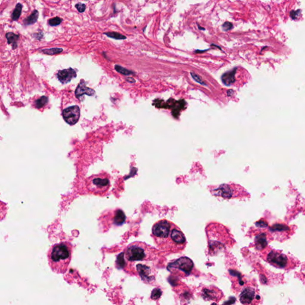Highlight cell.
Instances as JSON below:
<instances>
[{
  "label": "cell",
  "mask_w": 305,
  "mask_h": 305,
  "mask_svg": "<svg viewBox=\"0 0 305 305\" xmlns=\"http://www.w3.org/2000/svg\"><path fill=\"white\" fill-rule=\"evenodd\" d=\"M151 237L161 252L178 253L186 246V238L182 231L174 223L166 219L158 221L153 225Z\"/></svg>",
  "instance_id": "1"
},
{
  "label": "cell",
  "mask_w": 305,
  "mask_h": 305,
  "mask_svg": "<svg viewBox=\"0 0 305 305\" xmlns=\"http://www.w3.org/2000/svg\"><path fill=\"white\" fill-rule=\"evenodd\" d=\"M73 245L69 242H62L53 245L47 253L49 266L53 272L64 274L72 259Z\"/></svg>",
  "instance_id": "2"
},
{
  "label": "cell",
  "mask_w": 305,
  "mask_h": 305,
  "mask_svg": "<svg viewBox=\"0 0 305 305\" xmlns=\"http://www.w3.org/2000/svg\"><path fill=\"white\" fill-rule=\"evenodd\" d=\"M160 250L144 242L135 241L129 244L124 252L128 261H152L158 257Z\"/></svg>",
  "instance_id": "3"
},
{
  "label": "cell",
  "mask_w": 305,
  "mask_h": 305,
  "mask_svg": "<svg viewBox=\"0 0 305 305\" xmlns=\"http://www.w3.org/2000/svg\"><path fill=\"white\" fill-rule=\"evenodd\" d=\"M85 184L90 193L104 196L110 187V176L104 172L93 175L86 179Z\"/></svg>",
  "instance_id": "4"
},
{
  "label": "cell",
  "mask_w": 305,
  "mask_h": 305,
  "mask_svg": "<svg viewBox=\"0 0 305 305\" xmlns=\"http://www.w3.org/2000/svg\"><path fill=\"white\" fill-rule=\"evenodd\" d=\"M127 217L124 212L121 209L105 212L99 218L100 224L103 229H109L112 227H119L123 225Z\"/></svg>",
  "instance_id": "5"
},
{
  "label": "cell",
  "mask_w": 305,
  "mask_h": 305,
  "mask_svg": "<svg viewBox=\"0 0 305 305\" xmlns=\"http://www.w3.org/2000/svg\"><path fill=\"white\" fill-rule=\"evenodd\" d=\"M264 259L271 265L278 268L286 269L291 266V260L287 256L274 250L269 251Z\"/></svg>",
  "instance_id": "6"
},
{
  "label": "cell",
  "mask_w": 305,
  "mask_h": 305,
  "mask_svg": "<svg viewBox=\"0 0 305 305\" xmlns=\"http://www.w3.org/2000/svg\"><path fill=\"white\" fill-rule=\"evenodd\" d=\"M194 267L192 261L187 257H182L173 262L169 264L167 266V269L172 272L173 271H179L181 272L189 275Z\"/></svg>",
  "instance_id": "7"
},
{
  "label": "cell",
  "mask_w": 305,
  "mask_h": 305,
  "mask_svg": "<svg viewBox=\"0 0 305 305\" xmlns=\"http://www.w3.org/2000/svg\"><path fill=\"white\" fill-rule=\"evenodd\" d=\"M212 194L216 197H220L225 199L238 197L240 195L244 196V194L238 193L237 190L232 186L228 184H222L217 187L211 190Z\"/></svg>",
  "instance_id": "8"
},
{
  "label": "cell",
  "mask_w": 305,
  "mask_h": 305,
  "mask_svg": "<svg viewBox=\"0 0 305 305\" xmlns=\"http://www.w3.org/2000/svg\"><path fill=\"white\" fill-rule=\"evenodd\" d=\"M64 120L70 125L76 124L79 119L80 109L78 106H73L64 109L63 111Z\"/></svg>",
  "instance_id": "9"
},
{
  "label": "cell",
  "mask_w": 305,
  "mask_h": 305,
  "mask_svg": "<svg viewBox=\"0 0 305 305\" xmlns=\"http://www.w3.org/2000/svg\"><path fill=\"white\" fill-rule=\"evenodd\" d=\"M260 296L258 295L255 289L251 287L245 288L240 296V301L241 304L244 305H249L254 304L255 300H259Z\"/></svg>",
  "instance_id": "10"
},
{
  "label": "cell",
  "mask_w": 305,
  "mask_h": 305,
  "mask_svg": "<svg viewBox=\"0 0 305 305\" xmlns=\"http://www.w3.org/2000/svg\"><path fill=\"white\" fill-rule=\"evenodd\" d=\"M201 296L206 301H219L223 297V294L216 287H210L203 288Z\"/></svg>",
  "instance_id": "11"
},
{
  "label": "cell",
  "mask_w": 305,
  "mask_h": 305,
  "mask_svg": "<svg viewBox=\"0 0 305 305\" xmlns=\"http://www.w3.org/2000/svg\"><path fill=\"white\" fill-rule=\"evenodd\" d=\"M137 271L141 278V280L147 283H150L155 279L154 271L152 269L146 265L142 264H138L137 266Z\"/></svg>",
  "instance_id": "12"
},
{
  "label": "cell",
  "mask_w": 305,
  "mask_h": 305,
  "mask_svg": "<svg viewBox=\"0 0 305 305\" xmlns=\"http://www.w3.org/2000/svg\"><path fill=\"white\" fill-rule=\"evenodd\" d=\"M57 78L62 84H67L73 78H76V73L75 70L72 68L60 70L57 73Z\"/></svg>",
  "instance_id": "13"
},
{
  "label": "cell",
  "mask_w": 305,
  "mask_h": 305,
  "mask_svg": "<svg viewBox=\"0 0 305 305\" xmlns=\"http://www.w3.org/2000/svg\"><path fill=\"white\" fill-rule=\"evenodd\" d=\"M94 94L95 91L91 88H88L84 81L80 82L75 91V95L78 98H80V97L84 95L93 96Z\"/></svg>",
  "instance_id": "14"
},
{
  "label": "cell",
  "mask_w": 305,
  "mask_h": 305,
  "mask_svg": "<svg viewBox=\"0 0 305 305\" xmlns=\"http://www.w3.org/2000/svg\"><path fill=\"white\" fill-rule=\"evenodd\" d=\"M268 237L266 233L262 232L258 234L255 238L256 248L258 250H262L263 249H265L268 245Z\"/></svg>",
  "instance_id": "15"
},
{
  "label": "cell",
  "mask_w": 305,
  "mask_h": 305,
  "mask_svg": "<svg viewBox=\"0 0 305 305\" xmlns=\"http://www.w3.org/2000/svg\"><path fill=\"white\" fill-rule=\"evenodd\" d=\"M237 71V67L233 69L231 71H228L224 73L221 77L222 82L227 86L231 85L235 82V75Z\"/></svg>",
  "instance_id": "16"
},
{
  "label": "cell",
  "mask_w": 305,
  "mask_h": 305,
  "mask_svg": "<svg viewBox=\"0 0 305 305\" xmlns=\"http://www.w3.org/2000/svg\"><path fill=\"white\" fill-rule=\"evenodd\" d=\"M6 38L9 44H11L13 49L16 48L17 46V42L19 39V35H16L13 32H8L6 34Z\"/></svg>",
  "instance_id": "17"
},
{
  "label": "cell",
  "mask_w": 305,
  "mask_h": 305,
  "mask_svg": "<svg viewBox=\"0 0 305 305\" xmlns=\"http://www.w3.org/2000/svg\"><path fill=\"white\" fill-rule=\"evenodd\" d=\"M38 16V11L37 10H34L29 16L25 19L23 21V24L24 25H30L34 24L37 21Z\"/></svg>",
  "instance_id": "18"
},
{
  "label": "cell",
  "mask_w": 305,
  "mask_h": 305,
  "mask_svg": "<svg viewBox=\"0 0 305 305\" xmlns=\"http://www.w3.org/2000/svg\"><path fill=\"white\" fill-rule=\"evenodd\" d=\"M21 10H22V5L20 3H18L16 5V6L12 13L11 18H12L13 20H17L19 19V18L20 16Z\"/></svg>",
  "instance_id": "19"
},
{
  "label": "cell",
  "mask_w": 305,
  "mask_h": 305,
  "mask_svg": "<svg viewBox=\"0 0 305 305\" xmlns=\"http://www.w3.org/2000/svg\"><path fill=\"white\" fill-rule=\"evenodd\" d=\"M63 51V50L62 48H50V49H44V50H41V51L44 54H48V55H54V54H60Z\"/></svg>",
  "instance_id": "20"
},
{
  "label": "cell",
  "mask_w": 305,
  "mask_h": 305,
  "mask_svg": "<svg viewBox=\"0 0 305 305\" xmlns=\"http://www.w3.org/2000/svg\"><path fill=\"white\" fill-rule=\"evenodd\" d=\"M104 34L109 38L116 39H127V37L125 35H122L119 33L116 32H105V33H104Z\"/></svg>",
  "instance_id": "21"
},
{
  "label": "cell",
  "mask_w": 305,
  "mask_h": 305,
  "mask_svg": "<svg viewBox=\"0 0 305 305\" xmlns=\"http://www.w3.org/2000/svg\"><path fill=\"white\" fill-rule=\"evenodd\" d=\"M48 103V98L44 96L36 100L35 102V106L36 108L43 107Z\"/></svg>",
  "instance_id": "22"
},
{
  "label": "cell",
  "mask_w": 305,
  "mask_h": 305,
  "mask_svg": "<svg viewBox=\"0 0 305 305\" xmlns=\"http://www.w3.org/2000/svg\"><path fill=\"white\" fill-rule=\"evenodd\" d=\"M115 68L117 72H118L119 73H120L122 75H131L132 73H133L131 71L127 70L119 65H116Z\"/></svg>",
  "instance_id": "23"
},
{
  "label": "cell",
  "mask_w": 305,
  "mask_h": 305,
  "mask_svg": "<svg viewBox=\"0 0 305 305\" xmlns=\"http://www.w3.org/2000/svg\"><path fill=\"white\" fill-rule=\"evenodd\" d=\"M62 21H63L62 19H61L58 17H56L50 19L48 20V23L51 26H56L59 25L61 23Z\"/></svg>",
  "instance_id": "24"
},
{
  "label": "cell",
  "mask_w": 305,
  "mask_h": 305,
  "mask_svg": "<svg viewBox=\"0 0 305 305\" xmlns=\"http://www.w3.org/2000/svg\"><path fill=\"white\" fill-rule=\"evenodd\" d=\"M191 76H192V78L194 79V81H195L197 82H198V84L202 85H206V82L202 79V78L198 76V75H197L196 73H194L193 72H191Z\"/></svg>",
  "instance_id": "25"
},
{
  "label": "cell",
  "mask_w": 305,
  "mask_h": 305,
  "mask_svg": "<svg viewBox=\"0 0 305 305\" xmlns=\"http://www.w3.org/2000/svg\"><path fill=\"white\" fill-rule=\"evenodd\" d=\"M162 294V292L161 291V290H160L159 289H155L154 290H153V291L152 292V299H158L161 295Z\"/></svg>",
  "instance_id": "26"
},
{
  "label": "cell",
  "mask_w": 305,
  "mask_h": 305,
  "mask_svg": "<svg viewBox=\"0 0 305 305\" xmlns=\"http://www.w3.org/2000/svg\"><path fill=\"white\" fill-rule=\"evenodd\" d=\"M222 28L224 31L227 32L230 30H231L233 28V24L229 21H225L223 24L222 25Z\"/></svg>",
  "instance_id": "27"
},
{
  "label": "cell",
  "mask_w": 305,
  "mask_h": 305,
  "mask_svg": "<svg viewBox=\"0 0 305 305\" xmlns=\"http://www.w3.org/2000/svg\"><path fill=\"white\" fill-rule=\"evenodd\" d=\"M301 13V9H298V10L295 11V10H292L290 13V16L291 17V18L293 19V20H296L298 19V17L299 16L300 13Z\"/></svg>",
  "instance_id": "28"
},
{
  "label": "cell",
  "mask_w": 305,
  "mask_h": 305,
  "mask_svg": "<svg viewBox=\"0 0 305 305\" xmlns=\"http://www.w3.org/2000/svg\"><path fill=\"white\" fill-rule=\"evenodd\" d=\"M75 8L78 10L79 13H83L85 11L86 9V5L85 4L82 3H77L75 5Z\"/></svg>",
  "instance_id": "29"
},
{
  "label": "cell",
  "mask_w": 305,
  "mask_h": 305,
  "mask_svg": "<svg viewBox=\"0 0 305 305\" xmlns=\"http://www.w3.org/2000/svg\"><path fill=\"white\" fill-rule=\"evenodd\" d=\"M209 49H207V50H197L194 51L195 53H203V52H205V51H208Z\"/></svg>",
  "instance_id": "30"
},
{
  "label": "cell",
  "mask_w": 305,
  "mask_h": 305,
  "mask_svg": "<svg viewBox=\"0 0 305 305\" xmlns=\"http://www.w3.org/2000/svg\"><path fill=\"white\" fill-rule=\"evenodd\" d=\"M211 46H214V47H217L218 48H219V49H220L221 50H222L221 48V47H220L219 46H218V45H215V44H211Z\"/></svg>",
  "instance_id": "31"
},
{
  "label": "cell",
  "mask_w": 305,
  "mask_h": 305,
  "mask_svg": "<svg viewBox=\"0 0 305 305\" xmlns=\"http://www.w3.org/2000/svg\"><path fill=\"white\" fill-rule=\"evenodd\" d=\"M197 26H198V29H199L200 30H205V28H204V27H201V26H200L198 24Z\"/></svg>",
  "instance_id": "32"
}]
</instances>
